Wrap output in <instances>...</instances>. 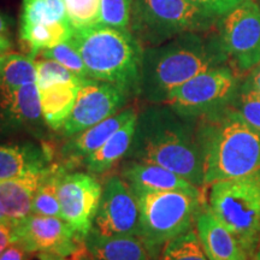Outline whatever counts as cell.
<instances>
[{
  "label": "cell",
  "mask_w": 260,
  "mask_h": 260,
  "mask_svg": "<svg viewBox=\"0 0 260 260\" xmlns=\"http://www.w3.org/2000/svg\"><path fill=\"white\" fill-rule=\"evenodd\" d=\"M126 159L160 165L204 187L199 119L182 116L165 104H152L138 115Z\"/></svg>",
  "instance_id": "1"
},
{
  "label": "cell",
  "mask_w": 260,
  "mask_h": 260,
  "mask_svg": "<svg viewBox=\"0 0 260 260\" xmlns=\"http://www.w3.org/2000/svg\"><path fill=\"white\" fill-rule=\"evenodd\" d=\"M226 60L219 37H207L204 32H183L144 48L139 95L151 104H164L181 84L204 71L225 65Z\"/></svg>",
  "instance_id": "2"
},
{
  "label": "cell",
  "mask_w": 260,
  "mask_h": 260,
  "mask_svg": "<svg viewBox=\"0 0 260 260\" xmlns=\"http://www.w3.org/2000/svg\"><path fill=\"white\" fill-rule=\"evenodd\" d=\"M198 119L204 187L260 169V132L249 125L232 105Z\"/></svg>",
  "instance_id": "3"
},
{
  "label": "cell",
  "mask_w": 260,
  "mask_h": 260,
  "mask_svg": "<svg viewBox=\"0 0 260 260\" xmlns=\"http://www.w3.org/2000/svg\"><path fill=\"white\" fill-rule=\"evenodd\" d=\"M68 42L80 53L90 79L115 84L129 95H139L144 47L129 29L100 24L76 29Z\"/></svg>",
  "instance_id": "4"
},
{
  "label": "cell",
  "mask_w": 260,
  "mask_h": 260,
  "mask_svg": "<svg viewBox=\"0 0 260 260\" xmlns=\"http://www.w3.org/2000/svg\"><path fill=\"white\" fill-rule=\"evenodd\" d=\"M134 193L140 207V239L153 260L159 259L162 248L170 240L194 226L197 214L206 201L200 188L193 190H134Z\"/></svg>",
  "instance_id": "5"
},
{
  "label": "cell",
  "mask_w": 260,
  "mask_h": 260,
  "mask_svg": "<svg viewBox=\"0 0 260 260\" xmlns=\"http://www.w3.org/2000/svg\"><path fill=\"white\" fill-rule=\"evenodd\" d=\"M209 187L207 204L212 213L253 259L260 242V169Z\"/></svg>",
  "instance_id": "6"
},
{
  "label": "cell",
  "mask_w": 260,
  "mask_h": 260,
  "mask_svg": "<svg viewBox=\"0 0 260 260\" xmlns=\"http://www.w3.org/2000/svg\"><path fill=\"white\" fill-rule=\"evenodd\" d=\"M214 19L188 0H133L129 30L155 46L183 32L207 31Z\"/></svg>",
  "instance_id": "7"
},
{
  "label": "cell",
  "mask_w": 260,
  "mask_h": 260,
  "mask_svg": "<svg viewBox=\"0 0 260 260\" xmlns=\"http://www.w3.org/2000/svg\"><path fill=\"white\" fill-rule=\"evenodd\" d=\"M239 84L235 70L226 64L220 65L181 84L164 104L182 116L201 118L232 105Z\"/></svg>",
  "instance_id": "8"
},
{
  "label": "cell",
  "mask_w": 260,
  "mask_h": 260,
  "mask_svg": "<svg viewBox=\"0 0 260 260\" xmlns=\"http://www.w3.org/2000/svg\"><path fill=\"white\" fill-rule=\"evenodd\" d=\"M219 40L236 70L254 69L260 61V6L245 0L224 16Z\"/></svg>",
  "instance_id": "9"
},
{
  "label": "cell",
  "mask_w": 260,
  "mask_h": 260,
  "mask_svg": "<svg viewBox=\"0 0 260 260\" xmlns=\"http://www.w3.org/2000/svg\"><path fill=\"white\" fill-rule=\"evenodd\" d=\"M102 193V183L93 174L67 172L63 168L58 180L60 210L65 222L82 241L93 228Z\"/></svg>",
  "instance_id": "10"
},
{
  "label": "cell",
  "mask_w": 260,
  "mask_h": 260,
  "mask_svg": "<svg viewBox=\"0 0 260 260\" xmlns=\"http://www.w3.org/2000/svg\"><path fill=\"white\" fill-rule=\"evenodd\" d=\"M12 243L25 251L71 256L84 243L64 219L31 214L11 226Z\"/></svg>",
  "instance_id": "11"
},
{
  "label": "cell",
  "mask_w": 260,
  "mask_h": 260,
  "mask_svg": "<svg viewBox=\"0 0 260 260\" xmlns=\"http://www.w3.org/2000/svg\"><path fill=\"white\" fill-rule=\"evenodd\" d=\"M93 229L106 236L140 237L141 223L138 199L128 182L122 177L111 176L104 184Z\"/></svg>",
  "instance_id": "12"
},
{
  "label": "cell",
  "mask_w": 260,
  "mask_h": 260,
  "mask_svg": "<svg viewBox=\"0 0 260 260\" xmlns=\"http://www.w3.org/2000/svg\"><path fill=\"white\" fill-rule=\"evenodd\" d=\"M130 95L115 84L90 80L79 90L73 112L64 123L61 133L73 136L109 118L125 105Z\"/></svg>",
  "instance_id": "13"
},
{
  "label": "cell",
  "mask_w": 260,
  "mask_h": 260,
  "mask_svg": "<svg viewBox=\"0 0 260 260\" xmlns=\"http://www.w3.org/2000/svg\"><path fill=\"white\" fill-rule=\"evenodd\" d=\"M194 226L209 260H249L239 240L217 219L207 201L198 212Z\"/></svg>",
  "instance_id": "14"
},
{
  "label": "cell",
  "mask_w": 260,
  "mask_h": 260,
  "mask_svg": "<svg viewBox=\"0 0 260 260\" xmlns=\"http://www.w3.org/2000/svg\"><path fill=\"white\" fill-rule=\"evenodd\" d=\"M136 115L138 112L134 109L123 110L79 134L73 135L74 138L65 142L61 147V157L67 161V165L82 161L87 155L102 147L117 130Z\"/></svg>",
  "instance_id": "15"
},
{
  "label": "cell",
  "mask_w": 260,
  "mask_h": 260,
  "mask_svg": "<svg viewBox=\"0 0 260 260\" xmlns=\"http://www.w3.org/2000/svg\"><path fill=\"white\" fill-rule=\"evenodd\" d=\"M121 176L134 190H193L200 188L160 165L132 159L122 164Z\"/></svg>",
  "instance_id": "16"
},
{
  "label": "cell",
  "mask_w": 260,
  "mask_h": 260,
  "mask_svg": "<svg viewBox=\"0 0 260 260\" xmlns=\"http://www.w3.org/2000/svg\"><path fill=\"white\" fill-rule=\"evenodd\" d=\"M48 168L39 172H31L23 177L0 181V201L11 222V226L32 214V200Z\"/></svg>",
  "instance_id": "17"
},
{
  "label": "cell",
  "mask_w": 260,
  "mask_h": 260,
  "mask_svg": "<svg viewBox=\"0 0 260 260\" xmlns=\"http://www.w3.org/2000/svg\"><path fill=\"white\" fill-rule=\"evenodd\" d=\"M50 160L48 149L31 142L0 145V181L45 170L50 167Z\"/></svg>",
  "instance_id": "18"
},
{
  "label": "cell",
  "mask_w": 260,
  "mask_h": 260,
  "mask_svg": "<svg viewBox=\"0 0 260 260\" xmlns=\"http://www.w3.org/2000/svg\"><path fill=\"white\" fill-rule=\"evenodd\" d=\"M0 118L5 124L14 126L40 124L44 117L37 83L12 92H0Z\"/></svg>",
  "instance_id": "19"
},
{
  "label": "cell",
  "mask_w": 260,
  "mask_h": 260,
  "mask_svg": "<svg viewBox=\"0 0 260 260\" xmlns=\"http://www.w3.org/2000/svg\"><path fill=\"white\" fill-rule=\"evenodd\" d=\"M83 243L87 251L100 260H153L139 236H106L92 228Z\"/></svg>",
  "instance_id": "20"
},
{
  "label": "cell",
  "mask_w": 260,
  "mask_h": 260,
  "mask_svg": "<svg viewBox=\"0 0 260 260\" xmlns=\"http://www.w3.org/2000/svg\"><path fill=\"white\" fill-rule=\"evenodd\" d=\"M136 122L138 115L132 117L124 125L117 130L102 147L83 159L82 164L89 174H104L115 167L117 161L126 157L134 139Z\"/></svg>",
  "instance_id": "21"
},
{
  "label": "cell",
  "mask_w": 260,
  "mask_h": 260,
  "mask_svg": "<svg viewBox=\"0 0 260 260\" xmlns=\"http://www.w3.org/2000/svg\"><path fill=\"white\" fill-rule=\"evenodd\" d=\"M81 87L75 84H54L39 89L42 117L48 128L53 130L63 128L73 112Z\"/></svg>",
  "instance_id": "22"
},
{
  "label": "cell",
  "mask_w": 260,
  "mask_h": 260,
  "mask_svg": "<svg viewBox=\"0 0 260 260\" xmlns=\"http://www.w3.org/2000/svg\"><path fill=\"white\" fill-rule=\"evenodd\" d=\"M69 22L64 0H22L19 31L35 25H54Z\"/></svg>",
  "instance_id": "23"
},
{
  "label": "cell",
  "mask_w": 260,
  "mask_h": 260,
  "mask_svg": "<svg viewBox=\"0 0 260 260\" xmlns=\"http://www.w3.org/2000/svg\"><path fill=\"white\" fill-rule=\"evenodd\" d=\"M30 83H37L34 59L25 54L6 53L0 67V92H12Z\"/></svg>",
  "instance_id": "24"
},
{
  "label": "cell",
  "mask_w": 260,
  "mask_h": 260,
  "mask_svg": "<svg viewBox=\"0 0 260 260\" xmlns=\"http://www.w3.org/2000/svg\"><path fill=\"white\" fill-rule=\"evenodd\" d=\"M63 168L59 165H51L48 168L32 200V214L64 219L58 198V180Z\"/></svg>",
  "instance_id": "25"
},
{
  "label": "cell",
  "mask_w": 260,
  "mask_h": 260,
  "mask_svg": "<svg viewBox=\"0 0 260 260\" xmlns=\"http://www.w3.org/2000/svg\"><path fill=\"white\" fill-rule=\"evenodd\" d=\"M158 260H209L195 226L164 246Z\"/></svg>",
  "instance_id": "26"
},
{
  "label": "cell",
  "mask_w": 260,
  "mask_h": 260,
  "mask_svg": "<svg viewBox=\"0 0 260 260\" xmlns=\"http://www.w3.org/2000/svg\"><path fill=\"white\" fill-rule=\"evenodd\" d=\"M37 68V86L39 89H45L54 84H75L83 86L90 80H84L79 75L63 67L56 60L40 58L34 60Z\"/></svg>",
  "instance_id": "27"
},
{
  "label": "cell",
  "mask_w": 260,
  "mask_h": 260,
  "mask_svg": "<svg viewBox=\"0 0 260 260\" xmlns=\"http://www.w3.org/2000/svg\"><path fill=\"white\" fill-rule=\"evenodd\" d=\"M232 107L249 125L260 132V92L249 77L239 84Z\"/></svg>",
  "instance_id": "28"
},
{
  "label": "cell",
  "mask_w": 260,
  "mask_h": 260,
  "mask_svg": "<svg viewBox=\"0 0 260 260\" xmlns=\"http://www.w3.org/2000/svg\"><path fill=\"white\" fill-rule=\"evenodd\" d=\"M64 4L74 30L99 25L102 0H64Z\"/></svg>",
  "instance_id": "29"
},
{
  "label": "cell",
  "mask_w": 260,
  "mask_h": 260,
  "mask_svg": "<svg viewBox=\"0 0 260 260\" xmlns=\"http://www.w3.org/2000/svg\"><path fill=\"white\" fill-rule=\"evenodd\" d=\"M40 58H47V59L56 60L58 63L63 65V67L73 71L74 74L79 75L84 80H92L89 77L88 71H87L86 65H84L82 58L80 53L76 51L73 45L69 42H63V44L57 45V46L47 48V50L41 51L39 53Z\"/></svg>",
  "instance_id": "30"
},
{
  "label": "cell",
  "mask_w": 260,
  "mask_h": 260,
  "mask_svg": "<svg viewBox=\"0 0 260 260\" xmlns=\"http://www.w3.org/2000/svg\"><path fill=\"white\" fill-rule=\"evenodd\" d=\"M133 0H102L100 25L117 29H129Z\"/></svg>",
  "instance_id": "31"
},
{
  "label": "cell",
  "mask_w": 260,
  "mask_h": 260,
  "mask_svg": "<svg viewBox=\"0 0 260 260\" xmlns=\"http://www.w3.org/2000/svg\"><path fill=\"white\" fill-rule=\"evenodd\" d=\"M205 14L214 18L224 17L245 0H188Z\"/></svg>",
  "instance_id": "32"
},
{
  "label": "cell",
  "mask_w": 260,
  "mask_h": 260,
  "mask_svg": "<svg viewBox=\"0 0 260 260\" xmlns=\"http://www.w3.org/2000/svg\"><path fill=\"white\" fill-rule=\"evenodd\" d=\"M32 253L25 251L21 246L11 243L4 252L0 254V260H31Z\"/></svg>",
  "instance_id": "33"
},
{
  "label": "cell",
  "mask_w": 260,
  "mask_h": 260,
  "mask_svg": "<svg viewBox=\"0 0 260 260\" xmlns=\"http://www.w3.org/2000/svg\"><path fill=\"white\" fill-rule=\"evenodd\" d=\"M12 243L11 228L0 223V254Z\"/></svg>",
  "instance_id": "34"
},
{
  "label": "cell",
  "mask_w": 260,
  "mask_h": 260,
  "mask_svg": "<svg viewBox=\"0 0 260 260\" xmlns=\"http://www.w3.org/2000/svg\"><path fill=\"white\" fill-rule=\"evenodd\" d=\"M70 258L73 260H100V259L95 258L94 255L90 254V253L87 251L86 247H84V246L81 249H79V251H77L76 253H74V254L71 255Z\"/></svg>",
  "instance_id": "35"
},
{
  "label": "cell",
  "mask_w": 260,
  "mask_h": 260,
  "mask_svg": "<svg viewBox=\"0 0 260 260\" xmlns=\"http://www.w3.org/2000/svg\"><path fill=\"white\" fill-rule=\"evenodd\" d=\"M10 28H11V21L6 17V15L0 11V35L2 37H8Z\"/></svg>",
  "instance_id": "36"
},
{
  "label": "cell",
  "mask_w": 260,
  "mask_h": 260,
  "mask_svg": "<svg viewBox=\"0 0 260 260\" xmlns=\"http://www.w3.org/2000/svg\"><path fill=\"white\" fill-rule=\"evenodd\" d=\"M249 79H251L252 83L254 84V87L260 92V61L255 65L254 69L252 70L251 75H249Z\"/></svg>",
  "instance_id": "37"
},
{
  "label": "cell",
  "mask_w": 260,
  "mask_h": 260,
  "mask_svg": "<svg viewBox=\"0 0 260 260\" xmlns=\"http://www.w3.org/2000/svg\"><path fill=\"white\" fill-rule=\"evenodd\" d=\"M12 47V42L8 37H2L0 35V54L8 53L10 48Z\"/></svg>",
  "instance_id": "38"
},
{
  "label": "cell",
  "mask_w": 260,
  "mask_h": 260,
  "mask_svg": "<svg viewBox=\"0 0 260 260\" xmlns=\"http://www.w3.org/2000/svg\"><path fill=\"white\" fill-rule=\"evenodd\" d=\"M39 260H73L69 259L68 256H60L56 254H47V253H39L38 254Z\"/></svg>",
  "instance_id": "39"
},
{
  "label": "cell",
  "mask_w": 260,
  "mask_h": 260,
  "mask_svg": "<svg viewBox=\"0 0 260 260\" xmlns=\"http://www.w3.org/2000/svg\"><path fill=\"white\" fill-rule=\"evenodd\" d=\"M0 223L5 224V225L11 228V222H10L8 214H6V212H5V209H4V206H3L2 201H0Z\"/></svg>",
  "instance_id": "40"
},
{
  "label": "cell",
  "mask_w": 260,
  "mask_h": 260,
  "mask_svg": "<svg viewBox=\"0 0 260 260\" xmlns=\"http://www.w3.org/2000/svg\"><path fill=\"white\" fill-rule=\"evenodd\" d=\"M253 260H260V242H259V246H258V249H256L254 256H253Z\"/></svg>",
  "instance_id": "41"
},
{
  "label": "cell",
  "mask_w": 260,
  "mask_h": 260,
  "mask_svg": "<svg viewBox=\"0 0 260 260\" xmlns=\"http://www.w3.org/2000/svg\"><path fill=\"white\" fill-rule=\"evenodd\" d=\"M5 54H6V53H4V54H0V67H2V64H3V60H4V57H5Z\"/></svg>",
  "instance_id": "42"
},
{
  "label": "cell",
  "mask_w": 260,
  "mask_h": 260,
  "mask_svg": "<svg viewBox=\"0 0 260 260\" xmlns=\"http://www.w3.org/2000/svg\"><path fill=\"white\" fill-rule=\"evenodd\" d=\"M249 260H253V259H249Z\"/></svg>",
  "instance_id": "43"
}]
</instances>
